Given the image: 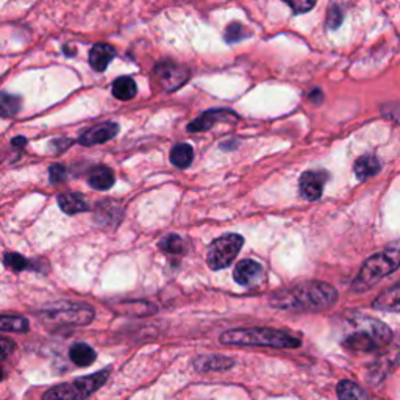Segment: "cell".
<instances>
[{"mask_svg":"<svg viewBox=\"0 0 400 400\" xmlns=\"http://www.w3.org/2000/svg\"><path fill=\"white\" fill-rule=\"evenodd\" d=\"M325 180H327V174L324 170H307V172H303L299 180L300 196L305 200H310V202L321 199Z\"/></svg>","mask_w":400,"mask_h":400,"instance_id":"7","label":"cell"},{"mask_svg":"<svg viewBox=\"0 0 400 400\" xmlns=\"http://www.w3.org/2000/svg\"><path fill=\"white\" fill-rule=\"evenodd\" d=\"M235 366V360L224 357V355H206V357H197L194 360V367L200 372L208 370H227Z\"/></svg>","mask_w":400,"mask_h":400,"instance_id":"12","label":"cell"},{"mask_svg":"<svg viewBox=\"0 0 400 400\" xmlns=\"http://www.w3.org/2000/svg\"><path fill=\"white\" fill-rule=\"evenodd\" d=\"M22 99L19 95L0 91V117H13L19 113Z\"/></svg>","mask_w":400,"mask_h":400,"instance_id":"22","label":"cell"},{"mask_svg":"<svg viewBox=\"0 0 400 400\" xmlns=\"http://www.w3.org/2000/svg\"><path fill=\"white\" fill-rule=\"evenodd\" d=\"M4 263L14 272H22V271H25L28 266H30V263H28L24 257L19 254H13V252H10V254H5Z\"/></svg>","mask_w":400,"mask_h":400,"instance_id":"26","label":"cell"},{"mask_svg":"<svg viewBox=\"0 0 400 400\" xmlns=\"http://www.w3.org/2000/svg\"><path fill=\"white\" fill-rule=\"evenodd\" d=\"M336 394L339 400H369L365 389L352 380L339 382L336 388Z\"/></svg>","mask_w":400,"mask_h":400,"instance_id":"19","label":"cell"},{"mask_svg":"<svg viewBox=\"0 0 400 400\" xmlns=\"http://www.w3.org/2000/svg\"><path fill=\"white\" fill-rule=\"evenodd\" d=\"M117 133H119V125L113 122H103L98 124L94 127L88 129L83 135L78 138V143L81 146H98L103 144L110 141L111 138H114Z\"/></svg>","mask_w":400,"mask_h":400,"instance_id":"8","label":"cell"},{"mask_svg":"<svg viewBox=\"0 0 400 400\" xmlns=\"http://www.w3.org/2000/svg\"><path fill=\"white\" fill-rule=\"evenodd\" d=\"M14 352V343L10 339L0 338V361L8 358L10 355Z\"/></svg>","mask_w":400,"mask_h":400,"instance_id":"30","label":"cell"},{"mask_svg":"<svg viewBox=\"0 0 400 400\" xmlns=\"http://www.w3.org/2000/svg\"><path fill=\"white\" fill-rule=\"evenodd\" d=\"M192 160H194V151H192V147L187 143L177 144L172 147V151H170V163H172L175 167H188Z\"/></svg>","mask_w":400,"mask_h":400,"instance_id":"20","label":"cell"},{"mask_svg":"<svg viewBox=\"0 0 400 400\" xmlns=\"http://www.w3.org/2000/svg\"><path fill=\"white\" fill-rule=\"evenodd\" d=\"M220 343L227 346H255L272 347V349H298L302 346L299 336L286 330H276L268 327L235 329L220 335Z\"/></svg>","mask_w":400,"mask_h":400,"instance_id":"2","label":"cell"},{"mask_svg":"<svg viewBox=\"0 0 400 400\" xmlns=\"http://www.w3.org/2000/svg\"><path fill=\"white\" fill-rule=\"evenodd\" d=\"M94 317V310L90 305H77V303H63L58 308L49 311V319L71 324L85 325L90 324Z\"/></svg>","mask_w":400,"mask_h":400,"instance_id":"6","label":"cell"},{"mask_svg":"<svg viewBox=\"0 0 400 400\" xmlns=\"http://www.w3.org/2000/svg\"><path fill=\"white\" fill-rule=\"evenodd\" d=\"M111 93L116 99L119 100H130L136 95V83L135 80L130 77H121L117 78L113 86H111Z\"/></svg>","mask_w":400,"mask_h":400,"instance_id":"21","label":"cell"},{"mask_svg":"<svg viewBox=\"0 0 400 400\" xmlns=\"http://www.w3.org/2000/svg\"><path fill=\"white\" fill-rule=\"evenodd\" d=\"M247 36H249V32L244 28L242 24H240V22H232V24L225 28V33H224L225 41L230 44L238 42L244 38H247Z\"/></svg>","mask_w":400,"mask_h":400,"instance_id":"25","label":"cell"},{"mask_svg":"<svg viewBox=\"0 0 400 400\" xmlns=\"http://www.w3.org/2000/svg\"><path fill=\"white\" fill-rule=\"evenodd\" d=\"M236 121L238 117H236L232 111L228 110H210L204 113L200 117H197L196 121H192L188 125V130L192 133H197V131H206L208 129H211L214 124L219 122V121Z\"/></svg>","mask_w":400,"mask_h":400,"instance_id":"11","label":"cell"},{"mask_svg":"<svg viewBox=\"0 0 400 400\" xmlns=\"http://www.w3.org/2000/svg\"><path fill=\"white\" fill-rule=\"evenodd\" d=\"M49 177L52 183H61L66 179V169L61 165H52L49 169Z\"/></svg>","mask_w":400,"mask_h":400,"instance_id":"28","label":"cell"},{"mask_svg":"<svg viewBox=\"0 0 400 400\" xmlns=\"http://www.w3.org/2000/svg\"><path fill=\"white\" fill-rule=\"evenodd\" d=\"M69 357L73 365L78 367H88L91 366L93 363L98 358V353L93 349L91 346H88L85 343H77L71 347Z\"/></svg>","mask_w":400,"mask_h":400,"instance_id":"15","label":"cell"},{"mask_svg":"<svg viewBox=\"0 0 400 400\" xmlns=\"http://www.w3.org/2000/svg\"><path fill=\"white\" fill-rule=\"evenodd\" d=\"M341 22H343V13H341L338 6H333L327 18L329 28H338L341 25Z\"/></svg>","mask_w":400,"mask_h":400,"instance_id":"29","label":"cell"},{"mask_svg":"<svg viewBox=\"0 0 400 400\" xmlns=\"http://www.w3.org/2000/svg\"><path fill=\"white\" fill-rule=\"evenodd\" d=\"M0 330L11 333H25L28 330V321L22 316L0 314Z\"/></svg>","mask_w":400,"mask_h":400,"instance_id":"23","label":"cell"},{"mask_svg":"<svg viewBox=\"0 0 400 400\" xmlns=\"http://www.w3.org/2000/svg\"><path fill=\"white\" fill-rule=\"evenodd\" d=\"M58 205L66 214H78L90 210V205L85 197L77 192H66V194L58 196Z\"/></svg>","mask_w":400,"mask_h":400,"instance_id":"13","label":"cell"},{"mask_svg":"<svg viewBox=\"0 0 400 400\" xmlns=\"http://www.w3.org/2000/svg\"><path fill=\"white\" fill-rule=\"evenodd\" d=\"M88 182H90V187L94 189L108 191L114 184V174L107 166H98L91 170Z\"/></svg>","mask_w":400,"mask_h":400,"instance_id":"16","label":"cell"},{"mask_svg":"<svg viewBox=\"0 0 400 400\" xmlns=\"http://www.w3.org/2000/svg\"><path fill=\"white\" fill-rule=\"evenodd\" d=\"M25 144V138H22V136H18V138H14L13 139V146H24Z\"/></svg>","mask_w":400,"mask_h":400,"instance_id":"32","label":"cell"},{"mask_svg":"<svg viewBox=\"0 0 400 400\" xmlns=\"http://www.w3.org/2000/svg\"><path fill=\"white\" fill-rule=\"evenodd\" d=\"M114 57V49L108 46V44H95V46L90 52V63L93 69L95 71H105L110 61Z\"/></svg>","mask_w":400,"mask_h":400,"instance_id":"14","label":"cell"},{"mask_svg":"<svg viewBox=\"0 0 400 400\" xmlns=\"http://www.w3.org/2000/svg\"><path fill=\"white\" fill-rule=\"evenodd\" d=\"M399 268V246L394 242L389 249L367 258L363 264L360 273L353 281V291H366L372 288L377 281L389 276Z\"/></svg>","mask_w":400,"mask_h":400,"instance_id":"3","label":"cell"},{"mask_svg":"<svg viewBox=\"0 0 400 400\" xmlns=\"http://www.w3.org/2000/svg\"><path fill=\"white\" fill-rule=\"evenodd\" d=\"M52 144L57 146L58 152H61V151L66 149V147L71 146V141H68V139H58V141H54V143H52Z\"/></svg>","mask_w":400,"mask_h":400,"instance_id":"31","label":"cell"},{"mask_svg":"<svg viewBox=\"0 0 400 400\" xmlns=\"http://www.w3.org/2000/svg\"><path fill=\"white\" fill-rule=\"evenodd\" d=\"M4 380V370H2V367H0V382Z\"/></svg>","mask_w":400,"mask_h":400,"instance_id":"33","label":"cell"},{"mask_svg":"<svg viewBox=\"0 0 400 400\" xmlns=\"http://www.w3.org/2000/svg\"><path fill=\"white\" fill-rule=\"evenodd\" d=\"M108 377L110 369H103L100 372L80 377L69 383L57 384L42 396V400H85L100 389L107 383Z\"/></svg>","mask_w":400,"mask_h":400,"instance_id":"4","label":"cell"},{"mask_svg":"<svg viewBox=\"0 0 400 400\" xmlns=\"http://www.w3.org/2000/svg\"><path fill=\"white\" fill-rule=\"evenodd\" d=\"M283 2L290 5L295 14L307 13L316 5V0H283Z\"/></svg>","mask_w":400,"mask_h":400,"instance_id":"27","label":"cell"},{"mask_svg":"<svg viewBox=\"0 0 400 400\" xmlns=\"http://www.w3.org/2000/svg\"><path fill=\"white\" fill-rule=\"evenodd\" d=\"M338 293L333 286L322 281H305L272 295L271 305L278 310H325L336 303Z\"/></svg>","mask_w":400,"mask_h":400,"instance_id":"1","label":"cell"},{"mask_svg":"<svg viewBox=\"0 0 400 400\" xmlns=\"http://www.w3.org/2000/svg\"><path fill=\"white\" fill-rule=\"evenodd\" d=\"M380 170V161L377 160V157L374 155H363L355 163V175H357V179L365 182L370 177H374L375 174H379Z\"/></svg>","mask_w":400,"mask_h":400,"instance_id":"17","label":"cell"},{"mask_svg":"<svg viewBox=\"0 0 400 400\" xmlns=\"http://www.w3.org/2000/svg\"><path fill=\"white\" fill-rule=\"evenodd\" d=\"M160 249L170 255H182L184 252V242L179 235H169L165 240H161Z\"/></svg>","mask_w":400,"mask_h":400,"instance_id":"24","label":"cell"},{"mask_svg":"<svg viewBox=\"0 0 400 400\" xmlns=\"http://www.w3.org/2000/svg\"><path fill=\"white\" fill-rule=\"evenodd\" d=\"M157 76L161 81V85L165 86L167 91H174L188 80L189 73L187 69L182 68V66H177L172 63H163L157 68Z\"/></svg>","mask_w":400,"mask_h":400,"instance_id":"9","label":"cell"},{"mask_svg":"<svg viewBox=\"0 0 400 400\" xmlns=\"http://www.w3.org/2000/svg\"><path fill=\"white\" fill-rule=\"evenodd\" d=\"M263 266L254 260H241L235 266L233 278L241 286H254L261 280Z\"/></svg>","mask_w":400,"mask_h":400,"instance_id":"10","label":"cell"},{"mask_svg":"<svg viewBox=\"0 0 400 400\" xmlns=\"http://www.w3.org/2000/svg\"><path fill=\"white\" fill-rule=\"evenodd\" d=\"M399 298H400V286L394 285L391 290L382 293L379 298L374 300V308L382 311H392L397 313L399 311Z\"/></svg>","mask_w":400,"mask_h":400,"instance_id":"18","label":"cell"},{"mask_svg":"<svg viewBox=\"0 0 400 400\" xmlns=\"http://www.w3.org/2000/svg\"><path fill=\"white\" fill-rule=\"evenodd\" d=\"M244 238L238 233H228L214 240L208 249L206 255V264L213 271H220L228 268L233 260L238 257L240 250L242 249Z\"/></svg>","mask_w":400,"mask_h":400,"instance_id":"5","label":"cell"}]
</instances>
